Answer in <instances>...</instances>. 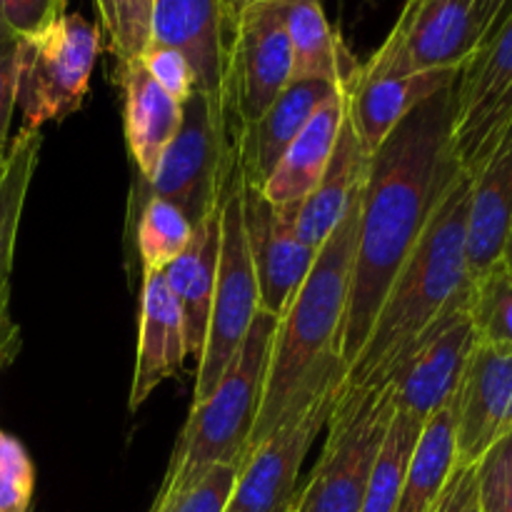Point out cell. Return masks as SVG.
I'll return each mask as SVG.
<instances>
[{
  "label": "cell",
  "mask_w": 512,
  "mask_h": 512,
  "mask_svg": "<svg viewBox=\"0 0 512 512\" xmlns=\"http://www.w3.org/2000/svg\"><path fill=\"white\" fill-rule=\"evenodd\" d=\"M475 0H415L405 3L385 43L358 68L355 78L460 70L478 48Z\"/></svg>",
  "instance_id": "cell-12"
},
{
  "label": "cell",
  "mask_w": 512,
  "mask_h": 512,
  "mask_svg": "<svg viewBox=\"0 0 512 512\" xmlns=\"http://www.w3.org/2000/svg\"><path fill=\"white\" fill-rule=\"evenodd\" d=\"M345 375L325 380L300 398L243 458L225 512H290L298 475L320 430L328 425Z\"/></svg>",
  "instance_id": "cell-9"
},
{
  "label": "cell",
  "mask_w": 512,
  "mask_h": 512,
  "mask_svg": "<svg viewBox=\"0 0 512 512\" xmlns=\"http://www.w3.org/2000/svg\"><path fill=\"white\" fill-rule=\"evenodd\" d=\"M470 178L463 175L425 225L423 235L385 293L358 358L345 370L343 385H383L398 365L450 310L470 298V275L465 260V225H468Z\"/></svg>",
  "instance_id": "cell-3"
},
{
  "label": "cell",
  "mask_w": 512,
  "mask_h": 512,
  "mask_svg": "<svg viewBox=\"0 0 512 512\" xmlns=\"http://www.w3.org/2000/svg\"><path fill=\"white\" fill-rule=\"evenodd\" d=\"M285 30L293 48L295 80H328L350 85L360 65L333 30L320 0H280Z\"/></svg>",
  "instance_id": "cell-26"
},
{
  "label": "cell",
  "mask_w": 512,
  "mask_h": 512,
  "mask_svg": "<svg viewBox=\"0 0 512 512\" xmlns=\"http://www.w3.org/2000/svg\"><path fill=\"white\" fill-rule=\"evenodd\" d=\"M193 225L178 205L150 198L135 213V248L143 270H165L193 238Z\"/></svg>",
  "instance_id": "cell-29"
},
{
  "label": "cell",
  "mask_w": 512,
  "mask_h": 512,
  "mask_svg": "<svg viewBox=\"0 0 512 512\" xmlns=\"http://www.w3.org/2000/svg\"><path fill=\"white\" fill-rule=\"evenodd\" d=\"M503 268L508 270L510 278H512V228L508 235V243H505V250H503Z\"/></svg>",
  "instance_id": "cell-41"
},
{
  "label": "cell",
  "mask_w": 512,
  "mask_h": 512,
  "mask_svg": "<svg viewBox=\"0 0 512 512\" xmlns=\"http://www.w3.org/2000/svg\"><path fill=\"white\" fill-rule=\"evenodd\" d=\"M18 98V38L0 43V155L8 143L10 118Z\"/></svg>",
  "instance_id": "cell-37"
},
{
  "label": "cell",
  "mask_w": 512,
  "mask_h": 512,
  "mask_svg": "<svg viewBox=\"0 0 512 512\" xmlns=\"http://www.w3.org/2000/svg\"><path fill=\"white\" fill-rule=\"evenodd\" d=\"M155 0H95L100 30L118 63L143 55L150 43V18Z\"/></svg>",
  "instance_id": "cell-31"
},
{
  "label": "cell",
  "mask_w": 512,
  "mask_h": 512,
  "mask_svg": "<svg viewBox=\"0 0 512 512\" xmlns=\"http://www.w3.org/2000/svg\"><path fill=\"white\" fill-rule=\"evenodd\" d=\"M340 88L348 85L315 78L293 80L255 123L235 128V153L245 183L258 190L263 188L288 145L298 138L315 110L333 98Z\"/></svg>",
  "instance_id": "cell-17"
},
{
  "label": "cell",
  "mask_w": 512,
  "mask_h": 512,
  "mask_svg": "<svg viewBox=\"0 0 512 512\" xmlns=\"http://www.w3.org/2000/svg\"><path fill=\"white\" fill-rule=\"evenodd\" d=\"M220 255V220L208 218L193 230L188 248L163 270L165 285L183 315L188 358L200 360L208 338L210 308H213L215 273Z\"/></svg>",
  "instance_id": "cell-24"
},
{
  "label": "cell",
  "mask_w": 512,
  "mask_h": 512,
  "mask_svg": "<svg viewBox=\"0 0 512 512\" xmlns=\"http://www.w3.org/2000/svg\"><path fill=\"white\" fill-rule=\"evenodd\" d=\"M458 465L455 453V398L420 430L418 445L405 470L395 512H430Z\"/></svg>",
  "instance_id": "cell-27"
},
{
  "label": "cell",
  "mask_w": 512,
  "mask_h": 512,
  "mask_svg": "<svg viewBox=\"0 0 512 512\" xmlns=\"http://www.w3.org/2000/svg\"><path fill=\"white\" fill-rule=\"evenodd\" d=\"M460 70L403 75V78H353L348 85V118L363 153L373 155L383 140L398 128L430 95L455 83Z\"/></svg>",
  "instance_id": "cell-21"
},
{
  "label": "cell",
  "mask_w": 512,
  "mask_h": 512,
  "mask_svg": "<svg viewBox=\"0 0 512 512\" xmlns=\"http://www.w3.org/2000/svg\"><path fill=\"white\" fill-rule=\"evenodd\" d=\"M63 3H68V0H63Z\"/></svg>",
  "instance_id": "cell-44"
},
{
  "label": "cell",
  "mask_w": 512,
  "mask_h": 512,
  "mask_svg": "<svg viewBox=\"0 0 512 512\" xmlns=\"http://www.w3.org/2000/svg\"><path fill=\"white\" fill-rule=\"evenodd\" d=\"M365 173H368V155L360 148L350 118H345L325 175L308 198L293 203L295 235L305 245L320 250V245L345 218L355 195L363 190Z\"/></svg>",
  "instance_id": "cell-23"
},
{
  "label": "cell",
  "mask_w": 512,
  "mask_h": 512,
  "mask_svg": "<svg viewBox=\"0 0 512 512\" xmlns=\"http://www.w3.org/2000/svg\"><path fill=\"white\" fill-rule=\"evenodd\" d=\"M480 512H512V430L475 463Z\"/></svg>",
  "instance_id": "cell-34"
},
{
  "label": "cell",
  "mask_w": 512,
  "mask_h": 512,
  "mask_svg": "<svg viewBox=\"0 0 512 512\" xmlns=\"http://www.w3.org/2000/svg\"><path fill=\"white\" fill-rule=\"evenodd\" d=\"M185 348L183 315L165 285L163 270H143L138 318V353L128 408L138 410L160 383L183 370Z\"/></svg>",
  "instance_id": "cell-18"
},
{
  "label": "cell",
  "mask_w": 512,
  "mask_h": 512,
  "mask_svg": "<svg viewBox=\"0 0 512 512\" xmlns=\"http://www.w3.org/2000/svg\"><path fill=\"white\" fill-rule=\"evenodd\" d=\"M220 3H223L225 20H233L238 18L240 13H245L248 8H253L255 3H260V0H220Z\"/></svg>",
  "instance_id": "cell-40"
},
{
  "label": "cell",
  "mask_w": 512,
  "mask_h": 512,
  "mask_svg": "<svg viewBox=\"0 0 512 512\" xmlns=\"http://www.w3.org/2000/svg\"><path fill=\"white\" fill-rule=\"evenodd\" d=\"M275 325H278L275 315L258 310L238 355L218 380L213 393L193 403L155 498H165L195 483L205 470L215 465L243 463L258 418Z\"/></svg>",
  "instance_id": "cell-4"
},
{
  "label": "cell",
  "mask_w": 512,
  "mask_h": 512,
  "mask_svg": "<svg viewBox=\"0 0 512 512\" xmlns=\"http://www.w3.org/2000/svg\"><path fill=\"white\" fill-rule=\"evenodd\" d=\"M238 168L233 120L208 95L193 93L183 103V123L153 178L133 183L128 215L133 218L145 200L163 198L198 228L218 215Z\"/></svg>",
  "instance_id": "cell-5"
},
{
  "label": "cell",
  "mask_w": 512,
  "mask_h": 512,
  "mask_svg": "<svg viewBox=\"0 0 512 512\" xmlns=\"http://www.w3.org/2000/svg\"><path fill=\"white\" fill-rule=\"evenodd\" d=\"M405 3H415V0H405Z\"/></svg>",
  "instance_id": "cell-43"
},
{
  "label": "cell",
  "mask_w": 512,
  "mask_h": 512,
  "mask_svg": "<svg viewBox=\"0 0 512 512\" xmlns=\"http://www.w3.org/2000/svg\"><path fill=\"white\" fill-rule=\"evenodd\" d=\"M468 315L478 343L512 348V278L503 263L475 280Z\"/></svg>",
  "instance_id": "cell-30"
},
{
  "label": "cell",
  "mask_w": 512,
  "mask_h": 512,
  "mask_svg": "<svg viewBox=\"0 0 512 512\" xmlns=\"http://www.w3.org/2000/svg\"><path fill=\"white\" fill-rule=\"evenodd\" d=\"M512 228V130L503 145L470 178L465 260L470 283L503 263V250Z\"/></svg>",
  "instance_id": "cell-19"
},
{
  "label": "cell",
  "mask_w": 512,
  "mask_h": 512,
  "mask_svg": "<svg viewBox=\"0 0 512 512\" xmlns=\"http://www.w3.org/2000/svg\"><path fill=\"white\" fill-rule=\"evenodd\" d=\"M295 80L280 0L225 20V105L233 128L255 123Z\"/></svg>",
  "instance_id": "cell-10"
},
{
  "label": "cell",
  "mask_w": 512,
  "mask_h": 512,
  "mask_svg": "<svg viewBox=\"0 0 512 512\" xmlns=\"http://www.w3.org/2000/svg\"><path fill=\"white\" fill-rule=\"evenodd\" d=\"M512 15V0H475L473 20H475V38L480 45L488 43L503 23ZM475 48V50H478Z\"/></svg>",
  "instance_id": "cell-39"
},
{
  "label": "cell",
  "mask_w": 512,
  "mask_h": 512,
  "mask_svg": "<svg viewBox=\"0 0 512 512\" xmlns=\"http://www.w3.org/2000/svg\"><path fill=\"white\" fill-rule=\"evenodd\" d=\"M243 218L250 258L258 280L260 310L280 318L305 280L318 250L295 235L293 205H273L243 180Z\"/></svg>",
  "instance_id": "cell-14"
},
{
  "label": "cell",
  "mask_w": 512,
  "mask_h": 512,
  "mask_svg": "<svg viewBox=\"0 0 512 512\" xmlns=\"http://www.w3.org/2000/svg\"><path fill=\"white\" fill-rule=\"evenodd\" d=\"M63 0H0V18L15 38H28L65 13Z\"/></svg>",
  "instance_id": "cell-36"
},
{
  "label": "cell",
  "mask_w": 512,
  "mask_h": 512,
  "mask_svg": "<svg viewBox=\"0 0 512 512\" xmlns=\"http://www.w3.org/2000/svg\"><path fill=\"white\" fill-rule=\"evenodd\" d=\"M453 105L455 158L475 178L512 130V15L460 68Z\"/></svg>",
  "instance_id": "cell-11"
},
{
  "label": "cell",
  "mask_w": 512,
  "mask_h": 512,
  "mask_svg": "<svg viewBox=\"0 0 512 512\" xmlns=\"http://www.w3.org/2000/svg\"><path fill=\"white\" fill-rule=\"evenodd\" d=\"M40 133L20 130L15 143L0 155V370L15 358L18 350V328L8 315L10 268H13L15 233L30 178L38 163Z\"/></svg>",
  "instance_id": "cell-25"
},
{
  "label": "cell",
  "mask_w": 512,
  "mask_h": 512,
  "mask_svg": "<svg viewBox=\"0 0 512 512\" xmlns=\"http://www.w3.org/2000/svg\"><path fill=\"white\" fill-rule=\"evenodd\" d=\"M220 255L215 273L213 308H210L205 350L195 368L193 403L208 398L228 365L238 355L250 325L260 310L258 280L250 258L243 218V173L235 175L218 210Z\"/></svg>",
  "instance_id": "cell-8"
},
{
  "label": "cell",
  "mask_w": 512,
  "mask_h": 512,
  "mask_svg": "<svg viewBox=\"0 0 512 512\" xmlns=\"http://www.w3.org/2000/svg\"><path fill=\"white\" fill-rule=\"evenodd\" d=\"M115 80L123 90L125 143L130 158L138 168V178L150 180L168 145L178 135L183 123V105L150 78L140 58L118 63Z\"/></svg>",
  "instance_id": "cell-20"
},
{
  "label": "cell",
  "mask_w": 512,
  "mask_h": 512,
  "mask_svg": "<svg viewBox=\"0 0 512 512\" xmlns=\"http://www.w3.org/2000/svg\"><path fill=\"white\" fill-rule=\"evenodd\" d=\"M35 468L18 438L0 428V512H33Z\"/></svg>",
  "instance_id": "cell-33"
},
{
  "label": "cell",
  "mask_w": 512,
  "mask_h": 512,
  "mask_svg": "<svg viewBox=\"0 0 512 512\" xmlns=\"http://www.w3.org/2000/svg\"><path fill=\"white\" fill-rule=\"evenodd\" d=\"M360 193L338 228L320 245L313 268L280 313L248 450L260 443L300 398L313 393L325 380L345 375L338 348L358 245Z\"/></svg>",
  "instance_id": "cell-2"
},
{
  "label": "cell",
  "mask_w": 512,
  "mask_h": 512,
  "mask_svg": "<svg viewBox=\"0 0 512 512\" xmlns=\"http://www.w3.org/2000/svg\"><path fill=\"white\" fill-rule=\"evenodd\" d=\"M470 300V298H468ZM478 345L468 303L440 318L398 360L385 383L393 390L395 410L428 423L455 398L470 353Z\"/></svg>",
  "instance_id": "cell-13"
},
{
  "label": "cell",
  "mask_w": 512,
  "mask_h": 512,
  "mask_svg": "<svg viewBox=\"0 0 512 512\" xmlns=\"http://www.w3.org/2000/svg\"><path fill=\"white\" fill-rule=\"evenodd\" d=\"M103 48V30L80 13H60L18 38V103L25 133H40L83 105Z\"/></svg>",
  "instance_id": "cell-7"
},
{
  "label": "cell",
  "mask_w": 512,
  "mask_h": 512,
  "mask_svg": "<svg viewBox=\"0 0 512 512\" xmlns=\"http://www.w3.org/2000/svg\"><path fill=\"white\" fill-rule=\"evenodd\" d=\"M512 430V348L478 343L455 393L458 465H475Z\"/></svg>",
  "instance_id": "cell-15"
},
{
  "label": "cell",
  "mask_w": 512,
  "mask_h": 512,
  "mask_svg": "<svg viewBox=\"0 0 512 512\" xmlns=\"http://www.w3.org/2000/svg\"><path fill=\"white\" fill-rule=\"evenodd\" d=\"M150 43L185 55L195 73V93L225 105V10L220 0H155ZM230 115V113H228Z\"/></svg>",
  "instance_id": "cell-16"
},
{
  "label": "cell",
  "mask_w": 512,
  "mask_h": 512,
  "mask_svg": "<svg viewBox=\"0 0 512 512\" xmlns=\"http://www.w3.org/2000/svg\"><path fill=\"white\" fill-rule=\"evenodd\" d=\"M13 38H15V35L10 33L8 25H5V20L0 18V43H5V40H13Z\"/></svg>",
  "instance_id": "cell-42"
},
{
  "label": "cell",
  "mask_w": 512,
  "mask_h": 512,
  "mask_svg": "<svg viewBox=\"0 0 512 512\" xmlns=\"http://www.w3.org/2000/svg\"><path fill=\"white\" fill-rule=\"evenodd\" d=\"M345 118H348V88H340L333 98L315 110L313 118L288 145L270 178L265 180L260 193L268 203L293 205L313 193L328 170Z\"/></svg>",
  "instance_id": "cell-22"
},
{
  "label": "cell",
  "mask_w": 512,
  "mask_h": 512,
  "mask_svg": "<svg viewBox=\"0 0 512 512\" xmlns=\"http://www.w3.org/2000/svg\"><path fill=\"white\" fill-rule=\"evenodd\" d=\"M140 63L148 70L150 78H153L170 98L178 100L180 105L195 93V73L193 68H190L188 60H185V55L178 53V50L148 43V48L140 55Z\"/></svg>",
  "instance_id": "cell-35"
},
{
  "label": "cell",
  "mask_w": 512,
  "mask_h": 512,
  "mask_svg": "<svg viewBox=\"0 0 512 512\" xmlns=\"http://www.w3.org/2000/svg\"><path fill=\"white\" fill-rule=\"evenodd\" d=\"M238 470L240 465L235 463L215 465V468L205 470L195 483L185 485L165 498H155L150 512H225Z\"/></svg>",
  "instance_id": "cell-32"
},
{
  "label": "cell",
  "mask_w": 512,
  "mask_h": 512,
  "mask_svg": "<svg viewBox=\"0 0 512 512\" xmlns=\"http://www.w3.org/2000/svg\"><path fill=\"white\" fill-rule=\"evenodd\" d=\"M420 430H423V423L395 410L388 433H385L383 448H380L375 468L370 473L363 510L360 512H395V508H398L405 470H408L413 450L418 445Z\"/></svg>",
  "instance_id": "cell-28"
},
{
  "label": "cell",
  "mask_w": 512,
  "mask_h": 512,
  "mask_svg": "<svg viewBox=\"0 0 512 512\" xmlns=\"http://www.w3.org/2000/svg\"><path fill=\"white\" fill-rule=\"evenodd\" d=\"M430 512H480L475 465H455L448 485Z\"/></svg>",
  "instance_id": "cell-38"
},
{
  "label": "cell",
  "mask_w": 512,
  "mask_h": 512,
  "mask_svg": "<svg viewBox=\"0 0 512 512\" xmlns=\"http://www.w3.org/2000/svg\"><path fill=\"white\" fill-rule=\"evenodd\" d=\"M395 403L388 383L340 385L328 420V440L308 485L290 512H360Z\"/></svg>",
  "instance_id": "cell-6"
},
{
  "label": "cell",
  "mask_w": 512,
  "mask_h": 512,
  "mask_svg": "<svg viewBox=\"0 0 512 512\" xmlns=\"http://www.w3.org/2000/svg\"><path fill=\"white\" fill-rule=\"evenodd\" d=\"M453 85L405 115L368 158L348 310L338 348L345 370L365 345L400 265L450 188L465 175L453 150Z\"/></svg>",
  "instance_id": "cell-1"
}]
</instances>
